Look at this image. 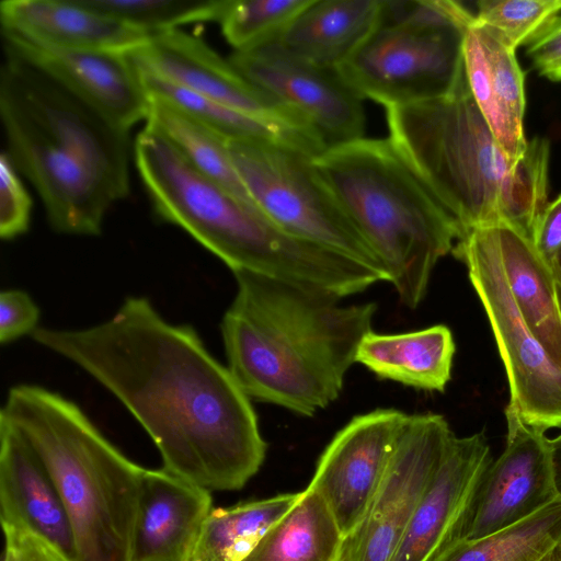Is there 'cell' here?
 <instances>
[{"label":"cell","instance_id":"6da1fadb","mask_svg":"<svg viewBox=\"0 0 561 561\" xmlns=\"http://www.w3.org/2000/svg\"><path fill=\"white\" fill-rule=\"evenodd\" d=\"M31 337L114 394L157 446L162 469L208 491L240 490L267 445L251 399L188 324L127 297L96 325L37 328Z\"/></svg>","mask_w":561,"mask_h":561},{"label":"cell","instance_id":"7a4b0ae2","mask_svg":"<svg viewBox=\"0 0 561 561\" xmlns=\"http://www.w3.org/2000/svg\"><path fill=\"white\" fill-rule=\"evenodd\" d=\"M236 296L220 329L227 367L251 400L305 416L335 401L373 331V302L340 298L260 274L232 272Z\"/></svg>","mask_w":561,"mask_h":561},{"label":"cell","instance_id":"3957f363","mask_svg":"<svg viewBox=\"0 0 561 561\" xmlns=\"http://www.w3.org/2000/svg\"><path fill=\"white\" fill-rule=\"evenodd\" d=\"M0 117L16 171L36 190L50 228L98 236L129 193V131L3 48Z\"/></svg>","mask_w":561,"mask_h":561},{"label":"cell","instance_id":"277c9868","mask_svg":"<svg viewBox=\"0 0 561 561\" xmlns=\"http://www.w3.org/2000/svg\"><path fill=\"white\" fill-rule=\"evenodd\" d=\"M389 139L463 233L505 222L533 239L547 207L550 144L535 137L518 159L494 138L466 81L451 94L386 108Z\"/></svg>","mask_w":561,"mask_h":561},{"label":"cell","instance_id":"5b68a950","mask_svg":"<svg viewBox=\"0 0 561 561\" xmlns=\"http://www.w3.org/2000/svg\"><path fill=\"white\" fill-rule=\"evenodd\" d=\"M27 442L69 513L79 561H129L145 468L122 454L73 401L12 387L0 412Z\"/></svg>","mask_w":561,"mask_h":561},{"label":"cell","instance_id":"8992f818","mask_svg":"<svg viewBox=\"0 0 561 561\" xmlns=\"http://www.w3.org/2000/svg\"><path fill=\"white\" fill-rule=\"evenodd\" d=\"M314 164L409 308L463 231L389 138L327 148Z\"/></svg>","mask_w":561,"mask_h":561},{"label":"cell","instance_id":"52a82bcc","mask_svg":"<svg viewBox=\"0 0 561 561\" xmlns=\"http://www.w3.org/2000/svg\"><path fill=\"white\" fill-rule=\"evenodd\" d=\"M134 157L158 217L186 231L232 272L277 277L289 267L295 238L196 170L158 130L144 127Z\"/></svg>","mask_w":561,"mask_h":561},{"label":"cell","instance_id":"ba28073f","mask_svg":"<svg viewBox=\"0 0 561 561\" xmlns=\"http://www.w3.org/2000/svg\"><path fill=\"white\" fill-rule=\"evenodd\" d=\"M474 15L451 0H382L378 23L339 68L363 100L402 106L454 93Z\"/></svg>","mask_w":561,"mask_h":561},{"label":"cell","instance_id":"9c48e42d","mask_svg":"<svg viewBox=\"0 0 561 561\" xmlns=\"http://www.w3.org/2000/svg\"><path fill=\"white\" fill-rule=\"evenodd\" d=\"M233 165L254 205L288 233L388 275L327 184L312 156L267 140H229Z\"/></svg>","mask_w":561,"mask_h":561},{"label":"cell","instance_id":"30bf717a","mask_svg":"<svg viewBox=\"0 0 561 561\" xmlns=\"http://www.w3.org/2000/svg\"><path fill=\"white\" fill-rule=\"evenodd\" d=\"M451 252L466 264L489 319L508 380V405L539 431L561 427V368L528 329L515 304L491 226L466 231Z\"/></svg>","mask_w":561,"mask_h":561},{"label":"cell","instance_id":"8fae6325","mask_svg":"<svg viewBox=\"0 0 561 561\" xmlns=\"http://www.w3.org/2000/svg\"><path fill=\"white\" fill-rule=\"evenodd\" d=\"M454 433L443 415H410L388 469L340 561H391Z\"/></svg>","mask_w":561,"mask_h":561},{"label":"cell","instance_id":"7c38bea8","mask_svg":"<svg viewBox=\"0 0 561 561\" xmlns=\"http://www.w3.org/2000/svg\"><path fill=\"white\" fill-rule=\"evenodd\" d=\"M228 59L251 83L299 114L327 148L364 137V100L337 69L297 56L279 39L233 51Z\"/></svg>","mask_w":561,"mask_h":561},{"label":"cell","instance_id":"4fadbf2b","mask_svg":"<svg viewBox=\"0 0 561 561\" xmlns=\"http://www.w3.org/2000/svg\"><path fill=\"white\" fill-rule=\"evenodd\" d=\"M409 419L397 409L354 416L319 458L307 488L324 500L344 538L365 517Z\"/></svg>","mask_w":561,"mask_h":561},{"label":"cell","instance_id":"5bb4252c","mask_svg":"<svg viewBox=\"0 0 561 561\" xmlns=\"http://www.w3.org/2000/svg\"><path fill=\"white\" fill-rule=\"evenodd\" d=\"M505 417V448L484 472L462 540L482 538L517 524L560 495L550 439L545 432L527 425L508 404Z\"/></svg>","mask_w":561,"mask_h":561},{"label":"cell","instance_id":"9a60e30c","mask_svg":"<svg viewBox=\"0 0 561 561\" xmlns=\"http://www.w3.org/2000/svg\"><path fill=\"white\" fill-rule=\"evenodd\" d=\"M136 66L252 116L318 133L295 111L245 79L201 37L181 28L153 33L128 53Z\"/></svg>","mask_w":561,"mask_h":561},{"label":"cell","instance_id":"2e32d148","mask_svg":"<svg viewBox=\"0 0 561 561\" xmlns=\"http://www.w3.org/2000/svg\"><path fill=\"white\" fill-rule=\"evenodd\" d=\"M493 461L483 433L451 436L391 561H436L461 541L484 472Z\"/></svg>","mask_w":561,"mask_h":561},{"label":"cell","instance_id":"e0dca14e","mask_svg":"<svg viewBox=\"0 0 561 561\" xmlns=\"http://www.w3.org/2000/svg\"><path fill=\"white\" fill-rule=\"evenodd\" d=\"M3 48L54 78L115 126L129 131L149 112V96L128 53L50 47L1 30Z\"/></svg>","mask_w":561,"mask_h":561},{"label":"cell","instance_id":"ac0fdd59","mask_svg":"<svg viewBox=\"0 0 561 561\" xmlns=\"http://www.w3.org/2000/svg\"><path fill=\"white\" fill-rule=\"evenodd\" d=\"M0 517L27 530L64 561H79L73 526L47 469L22 435L0 419Z\"/></svg>","mask_w":561,"mask_h":561},{"label":"cell","instance_id":"d6986e66","mask_svg":"<svg viewBox=\"0 0 561 561\" xmlns=\"http://www.w3.org/2000/svg\"><path fill=\"white\" fill-rule=\"evenodd\" d=\"M211 510L210 491L145 469L129 561H191Z\"/></svg>","mask_w":561,"mask_h":561},{"label":"cell","instance_id":"ffe728a7","mask_svg":"<svg viewBox=\"0 0 561 561\" xmlns=\"http://www.w3.org/2000/svg\"><path fill=\"white\" fill-rule=\"evenodd\" d=\"M1 30L73 50L130 53L150 34L87 5L82 0H5Z\"/></svg>","mask_w":561,"mask_h":561},{"label":"cell","instance_id":"44dd1931","mask_svg":"<svg viewBox=\"0 0 561 561\" xmlns=\"http://www.w3.org/2000/svg\"><path fill=\"white\" fill-rule=\"evenodd\" d=\"M463 64L473 100L503 151L518 159L524 134L525 77L515 50L474 21L463 41Z\"/></svg>","mask_w":561,"mask_h":561},{"label":"cell","instance_id":"7402d4cb","mask_svg":"<svg viewBox=\"0 0 561 561\" xmlns=\"http://www.w3.org/2000/svg\"><path fill=\"white\" fill-rule=\"evenodd\" d=\"M515 304L531 333L561 368V311L557 280L533 241L505 222L490 225Z\"/></svg>","mask_w":561,"mask_h":561},{"label":"cell","instance_id":"603a6c76","mask_svg":"<svg viewBox=\"0 0 561 561\" xmlns=\"http://www.w3.org/2000/svg\"><path fill=\"white\" fill-rule=\"evenodd\" d=\"M456 346L444 324L400 334L367 333L356 363L377 377L425 391L443 392L450 380Z\"/></svg>","mask_w":561,"mask_h":561},{"label":"cell","instance_id":"cb8c5ba5","mask_svg":"<svg viewBox=\"0 0 561 561\" xmlns=\"http://www.w3.org/2000/svg\"><path fill=\"white\" fill-rule=\"evenodd\" d=\"M382 0H311L279 42L297 56L337 69L376 27Z\"/></svg>","mask_w":561,"mask_h":561},{"label":"cell","instance_id":"d4e9b609","mask_svg":"<svg viewBox=\"0 0 561 561\" xmlns=\"http://www.w3.org/2000/svg\"><path fill=\"white\" fill-rule=\"evenodd\" d=\"M136 67L148 96L170 103L228 140L275 141L312 157L327 149L317 135L240 112Z\"/></svg>","mask_w":561,"mask_h":561},{"label":"cell","instance_id":"484cf974","mask_svg":"<svg viewBox=\"0 0 561 561\" xmlns=\"http://www.w3.org/2000/svg\"><path fill=\"white\" fill-rule=\"evenodd\" d=\"M344 539L324 500L307 488L242 561H340Z\"/></svg>","mask_w":561,"mask_h":561},{"label":"cell","instance_id":"4316f807","mask_svg":"<svg viewBox=\"0 0 561 561\" xmlns=\"http://www.w3.org/2000/svg\"><path fill=\"white\" fill-rule=\"evenodd\" d=\"M300 492L213 508L191 561H242Z\"/></svg>","mask_w":561,"mask_h":561},{"label":"cell","instance_id":"83f0119b","mask_svg":"<svg viewBox=\"0 0 561 561\" xmlns=\"http://www.w3.org/2000/svg\"><path fill=\"white\" fill-rule=\"evenodd\" d=\"M146 125L164 136L201 173L254 204L233 165L228 139L157 98L149 96Z\"/></svg>","mask_w":561,"mask_h":561},{"label":"cell","instance_id":"f1b7e54d","mask_svg":"<svg viewBox=\"0 0 561 561\" xmlns=\"http://www.w3.org/2000/svg\"><path fill=\"white\" fill-rule=\"evenodd\" d=\"M561 548V495L531 516L472 540H461L436 561H541Z\"/></svg>","mask_w":561,"mask_h":561},{"label":"cell","instance_id":"f546056e","mask_svg":"<svg viewBox=\"0 0 561 561\" xmlns=\"http://www.w3.org/2000/svg\"><path fill=\"white\" fill-rule=\"evenodd\" d=\"M311 0H226L218 20L233 51L279 39Z\"/></svg>","mask_w":561,"mask_h":561},{"label":"cell","instance_id":"4dcf8cb0","mask_svg":"<svg viewBox=\"0 0 561 561\" xmlns=\"http://www.w3.org/2000/svg\"><path fill=\"white\" fill-rule=\"evenodd\" d=\"M150 35L193 22L217 21L226 0H82Z\"/></svg>","mask_w":561,"mask_h":561},{"label":"cell","instance_id":"1f68e13d","mask_svg":"<svg viewBox=\"0 0 561 561\" xmlns=\"http://www.w3.org/2000/svg\"><path fill=\"white\" fill-rule=\"evenodd\" d=\"M477 5L474 22L515 51L561 13V0H480Z\"/></svg>","mask_w":561,"mask_h":561},{"label":"cell","instance_id":"d6a6232c","mask_svg":"<svg viewBox=\"0 0 561 561\" xmlns=\"http://www.w3.org/2000/svg\"><path fill=\"white\" fill-rule=\"evenodd\" d=\"M8 154L0 156V237L14 239L28 229L32 201Z\"/></svg>","mask_w":561,"mask_h":561},{"label":"cell","instance_id":"836d02e7","mask_svg":"<svg viewBox=\"0 0 561 561\" xmlns=\"http://www.w3.org/2000/svg\"><path fill=\"white\" fill-rule=\"evenodd\" d=\"M39 309L30 295L21 289L0 294V341L12 342L32 334L38 327Z\"/></svg>","mask_w":561,"mask_h":561},{"label":"cell","instance_id":"e575fe53","mask_svg":"<svg viewBox=\"0 0 561 561\" xmlns=\"http://www.w3.org/2000/svg\"><path fill=\"white\" fill-rule=\"evenodd\" d=\"M4 550L2 561H64L47 545L25 529L2 525Z\"/></svg>","mask_w":561,"mask_h":561},{"label":"cell","instance_id":"d590c367","mask_svg":"<svg viewBox=\"0 0 561 561\" xmlns=\"http://www.w3.org/2000/svg\"><path fill=\"white\" fill-rule=\"evenodd\" d=\"M531 241L551 267L561 250V195L545 208L535 227Z\"/></svg>","mask_w":561,"mask_h":561},{"label":"cell","instance_id":"8d00e7d4","mask_svg":"<svg viewBox=\"0 0 561 561\" xmlns=\"http://www.w3.org/2000/svg\"><path fill=\"white\" fill-rule=\"evenodd\" d=\"M526 53L540 75L561 62V13L527 44Z\"/></svg>","mask_w":561,"mask_h":561},{"label":"cell","instance_id":"74e56055","mask_svg":"<svg viewBox=\"0 0 561 561\" xmlns=\"http://www.w3.org/2000/svg\"><path fill=\"white\" fill-rule=\"evenodd\" d=\"M552 462L554 469L556 484L561 495V435L550 439Z\"/></svg>","mask_w":561,"mask_h":561},{"label":"cell","instance_id":"f35d334b","mask_svg":"<svg viewBox=\"0 0 561 561\" xmlns=\"http://www.w3.org/2000/svg\"><path fill=\"white\" fill-rule=\"evenodd\" d=\"M541 76L551 81H561V62L543 71Z\"/></svg>","mask_w":561,"mask_h":561},{"label":"cell","instance_id":"ab89813d","mask_svg":"<svg viewBox=\"0 0 561 561\" xmlns=\"http://www.w3.org/2000/svg\"><path fill=\"white\" fill-rule=\"evenodd\" d=\"M551 268L557 282L561 283V250L556 255Z\"/></svg>","mask_w":561,"mask_h":561},{"label":"cell","instance_id":"60d3db41","mask_svg":"<svg viewBox=\"0 0 561 561\" xmlns=\"http://www.w3.org/2000/svg\"><path fill=\"white\" fill-rule=\"evenodd\" d=\"M541 561H561V548H558L557 550L552 551Z\"/></svg>","mask_w":561,"mask_h":561},{"label":"cell","instance_id":"b9f144b4","mask_svg":"<svg viewBox=\"0 0 561 561\" xmlns=\"http://www.w3.org/2000/svg\"><path fill=\"white\" fill-rule=\"evenodd\" d=\"M557 294H558V300H559V306H560V311H561V283H559V282H557Z\"/></svg>","mask_w":561,"mask_h":561}]
</instances>
